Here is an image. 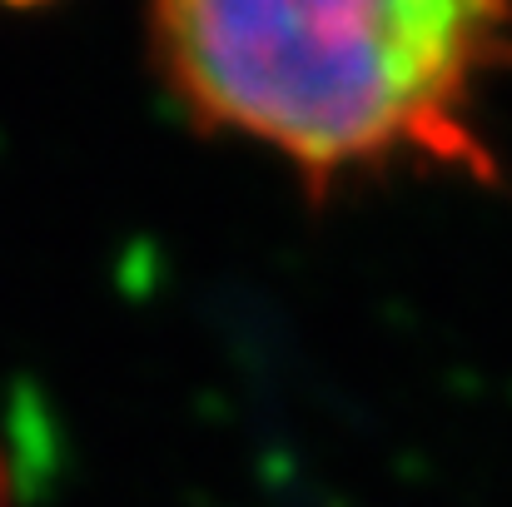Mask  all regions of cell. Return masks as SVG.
Masks as SVG:
<instances>
[{
	"mask_svg": "<svg viewBox=\"0 0 512 507\" xmlns=\"http://www.w3.org/2000/svg\"><path fill=\"white\" fill-rule=\"evenodd\" d=\"M155 50L204 130L309 179L423 165L493 179L478 125L512 70V0H155Z\"/></svg>",
	"mask_w": 512,
	"mask_h": 507,
	"instance_id": "1",
	"label": "cell"
},
{
	"mask_svg": "<svg viewBox=\"0 0 512 507\" xmlns=\"http://www.w3.org/2000/svg\"><path fill=\"white\" fill-rule=\"evenodd\" d=\"M0 507H10V478H5V463H0Z\"/></svg>",
	"mask_w": 512,
	"mask_h": 507,
	"instance_id": "2",
	"label": "cell"
}]
</instances>
